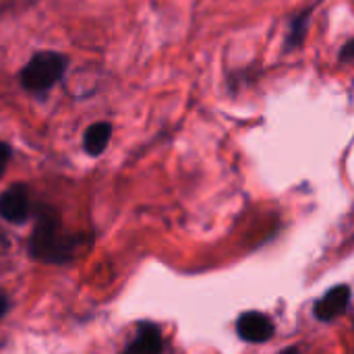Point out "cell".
I'll return each instance as SVG.
<instances>
[{"mask_svg":"<svg viewBox=\"0 0 354 354\" xmlns=\"http://www.w3.org/2000/svg\"><path fill=\"white\" fill-rule=\"evenodd\" d=\"M75 247L77 241L62 234L58 216L50 207H44L37 214V224L29 239V255L39 261L62 263L73 257Z\"/></svg>","mask_w":354,"mask_h":354,"instance_id":"obj_1","label":"cell"},{"mask_svg":"<svg viewBox=\"0 0 354 354\" xmlns=\"http://www.w3.org/2000/svg\"><path fill=\"white\" fill-rule=\"evenodd\" d=\"M64 71H66V58L58 52L44 50L27 60L19 79L27 91H48L62 79Z\"/></svg>","mask_w":354,"mask_h":354,"instance_id":"obj_2","label":"cell"},{"mask_svg":"<svg viewBox=\"0 0 354 354\" xmlns=\"http://www.w3.org/2000/svg\"><path fill=\"white\" fill-rule=\"evenodd\" d=\"M29 191L25 185H12L0 195V216L6 222L23 224L29 218Z\"/></svg>","mask_w":354,"mask_h":354,"instance_id":"obj_3","label":"cell"},{"mask_svg":"<svg viewBox=\"0 0 354 354\" xmlns=\"http://www.w3.org/2000/svg\"><path fill=\"white\" fill-rule=\"evenodd\" d=\"M236 332L245 342L261 344L268 342L274 336V324L268 315L259 311H247L236 322Z\"/></svg>","mask_w":354,"mask_h":354,"instance_id":"obj_4","label":"cell"},{"mask_svg":"<svg viewBox=\"0 0 354 354\" xmlns=\"http://www.w3.org/2000/svg\"><path fill=\"white\" fill-rule=\"evenodd\" d=\"M351 303V288L346 284L334 286L332 290H328L313 307V313L319 322H334L336 317H340L346 307Z\"/></svg>","mask_w":354,"mask_h":354,"instance_id":"obj_5","label":"cell"},{"mask_svg":"<svg viewBox=\"0 0 354 354\" xmlns=\"http://www.w3.org/2000/svg\"><path fill=\"white\" fill-rule=\"evenodd\" d=\"M162 348H164V340L160 328L149 322H143L137 328L135 340L122 354H162Z\"/></svg>","mask_w":354,"mask_h":354,"instance_id":"obj_6","label":"cell"},{"mask_svg":"<svg viewBox=\"0 0 354 354\" xmlns=\"http://www.w3.org/2000/svg\"><path fill=\"white\" fill-rule=\"evenodd\" d=\"M112 137V124L106 120L93 122L91 127H87L85 135H83V147L89 156H100L106 151L108 143Z\"/></svg>","mask_w":354,"mask_h":354,"instance_id":"obj_7","label":"cell"},{"mask_svg":"<svg viewBox=\"0 0 354 354\" xmlns=\"http://www.w3.org/2000/svg\"><path fill=\"white\" fill-rule=\"evenodd\" d=\"M315 4L305 8L303 12H299L297 17H292L290 27H288V35H286V50H297L305 44L307 37V29L311 23V12H313Z\"/></svg>","mask_w":354,"mask_h":354,"instance_id":"obj_8","label":"cell"},{"mask_svg":"<svg viewBox=\"0 0 354 354\" xmlns=\"http://www.w3.org/2000/svg\"><path fill=\"white\" fill-rule=\"evenodd\" d=\"M10 156H12L10 145L4 143V141H0V178H2L4 172H6V166H8V162H10Z\"/></svg>","mask_w":354,"mask_h":354,"instance_id":"obj_9","label":"cell"},{"mask_svg":"<svg viewBox=\"0 0 354 354\" xmlns=\"http://www.w3.org/2000/svg\"><path fill=\"white\" fill-rule=\"evenodd\" d=\"M338 58H340V62H354V37L353 39H348L342 48H340V54H338Z\"/></svg>","mask_w":354,"mask_h":354,"instance_id":"obj_10","label":"cell"},{"mask_svg":"<svg viewBox=\"0 0 354 354\" xmlns=\"http://www.w3.org/2000/svg\"><path fill=\"white\" fill-rule=\"evenodd\" d=\"M6 311H8V301H6V297L0 295V317H2Z\"/></svg>","mask_w":354,"mask_h":354,"instance_id":"obj_11","label":"cell"},{"mask_svg":"<svg viewBox=\"0 0 354 354\" xmlns=\"http://www.w3.org/2000/svg\"><path fill=\"white\" fill-rule=\"evenodd\" d=\"M280 354H299V351L297 348H286V351H282Z\"/></svg>","mask_w":354,"mask_h":354,"instance_id":"obj_12","label":"cell"}]
</instances>
